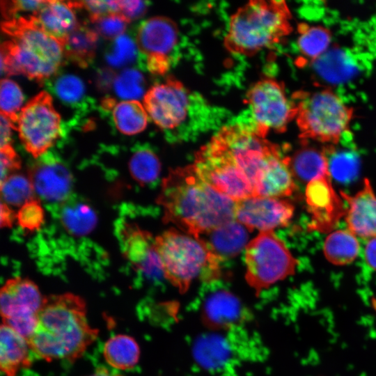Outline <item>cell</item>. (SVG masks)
Masks as SVG:
<instances>
[{
    "label": "cell",
    "mask_w": 376,
    "mask_h": 376,
    "mask_svg": "<svg viewBox=\"0 0 376 376\" xmlns=\"http://www.w3.org/2000/svg\"><path fill=\"white\" fill-rule=\"evenodd\" d=\"M1 181L8 176L17 173L21 161L12 145L0 148Z\"/></svg>",
    "instance_id": "obj_42"
},
{
    "label": "cell",
    "mask_w": 376,
    "mask_h": 376,
    "mask_svg": "<svg viewBox=\"0 0 376 376\" xmlns=\"http://www.w3.org/2000/svg\"><path fill=\"white\" fill-rule=\"evenodd\" d=\"M99 330L87 318V305L72 292L45 295L27 340L33 356L46 362H73L93 344Z\"/></svg>",
    "instance_id": "obj_2"
},
{
    "label": "cell",
    "mask_w": 376,
    "mask_h": 376,
    "mask_svg": "<svg viewBox=\"0 0 376 376\" xmlns=\"http://www.w3.org/2000/svg\"><path fill=\"white\" fill-rule=\"evenodd\" d=\"M74 8H84L89 13V19L93 22L102 16L119 13L118 1H68Z\"/></svg>",
    "instance_id": "obj_40"
},
{
    "label": "cell",
    "mask_w": 376,
    "mask_h": 376,
    "mask_svg": "<svg viewBox=\"0 0 376 376\" xmlns=\"http://www.w3.org/2000/svg\"><path fill=\"white\" fill-rule=\"evenodd\" d=\"M249 231L236 219L200 236L223 263L236 257L249 243Z\"/></svg>",
    "instance_id": "obj_22"
},
{
    "label": "cell",
    "mask_w": 376,
    "mask_h": 376,
    "mask_svg": "<svg viewBox=\"0 0 376 376\" xmlns=\"http://www.w3.org/2000/svg\"><path fill=\"white\" fill-rule=\"evenodd\" d=\"M294 210L285 198L253 196L236 202L235 219L249 231H274L289 224Z\"/></svg>",
    "instance_id": "obj_14"
},
{
    "label": "cell",
    "mask_w": 376,
    "mask_h": 376,
    "mask_svg": "<svg viewBox=\"0 0 376 376\" xmlns=\"http://www.w3.org/2000/svg\"><path fill=\"white\" fill-rule=\"evenodd\" d=\"M298 29V48L307 59L316 61L327 52L331 42V34L328 29L301 24Z\"/></svg>",
    "instance_id": "obj_30"
},
{
    "label": "cell",
    "mask_w": 376,
    "mask_h": 376,
    "mask_svg": "<svg viewBox=\"0 0 376 376\" xmlns=\"http://www.w3.org/2000/svg\"><path fill=\"white\" fill-rule=\"evenodd\" d=\"M193 165L203 180L233 201L254 196L252 185L239 169L220 132L196 152Z\"/></svg>",
    "instance_id": "obj_8"
},
{
    "label": "cell",
    "mask_w": 376,
    "mask_h": 376,
    "mask_svg": "<svg viewBox=\"0 0 376 376\" xmlns=\"http://www.w3.org/2000/svg\"><path fill=\"white\" fill-rule=\"evenodd\" d=\"M121 236L123 254L136 269L150 277L164 278L155 238L149 232L128 224Z\"/></svg>",
    "instance_id": "obj_17"
},
{
    "label": "cell",
    "mask_w": 376,
    "mask_h": 376,
    "mask_svg": "<svg viewBox=\"0 0 376 376\" xmlns=\"http://www.w3.org/2000/svg\"><path fill=\"white\" fill-rule=\"evenodd\" d=\"M45 211L39 199L34 198L20 207L17 212V222L25 230H38L44 223Z\"/></svg>",
    "instance_id": "obj_38"
},
{
    "label": "cell",
    "mask_w": 376,
    "mask_h": 376,
    "mask_svg": "<svg viewBox=\"0 0 376 376\" xmlns=\"http://www.w3.org/2000/svg\"><path fill=\"white\" fill-rule=\"evenodd\" d=\"M357 237L347 228L331 232L326 237L323 244V252L326 259L335 265H346L352 263L360 250Z\"/></svg>",
    "instance_id": "obj_28"
},
{
    "label": "cell",
    "mask_w": 376,
    "mask_h": 376,
    "mask_svg": "<svg viewBox=\"0 0 376 376\" xmlns=\"http://www.w3.org/2000/svg\"><path fill=\"white\" fill-rule=\"evenodd\" d=\"M113 88L120 98L137 101L145 95L144 77L136 69L125 68L115 77Z\"/></svg>",
    "instance_id": "obj_34"
},
{
    "label": "cell",
    "mask_w": 376,
    "mask_h": 376,
    "mask_svg": "<svg viewBox=\"0 0 376 376\" xmlns=\"http://www.w3.org/2000/svg\"><path fill=\"white\" fill-rule=\"evenodd\" d=\"M44 297L31 279L16 276L8 279L0 290L2 323L26 339L31 334Z\"/></svg>",
    "instance_id": "obj_11"
},
{
    "label": "cell",
    "mask_w": 376,
    "mask_h": 376,
    "mask_svg": "<svg viewBox=\"0 0 376 376\" xmlns=\"http://www.w3.org/2000/svg\"><path fill=\"white\" fill-rule=\"evenodd\" d=\"M331 178L326 176L313 180L306 187V201L311 214V228L322 232L331 230L346 212Z\"/></svg>",
    "instance_id": "obj_16"
},
{
    "label": "cell",
    "mask_w": 376,
    "mask_h": 376,
    "mask_svg": "<svg viewBox=\"0 0 376 376\" xmlns=\"http://www.w3.org/2000/svg\"><path fill=\"white\" fill-rule=\"evenodd\" d=\"M128 165L132 178L141 185L154 183L159 177L160 161L155 152L148 148L135 150Z\"/></svg>",
    "instance_id": "obj_31"
},
{
    "label": "cell",
    "mask_w": 376,
    "mask_h": 376,
    "mask_svg": "<svg viewBox=\"0 0 376 376\" xmlns=\"http://www.w3.org/2000/svg\"><path fill=\"white\" fill-rule=\"evenodd\" d=\"M194 100V95L173 78L156 84L143 97L148 115L157 126L168 131H175L184 125Z\"/></svg>",
    "instance_id": "obj_12"
},
{
    "label": "cell",
    "mask_w": 376,
    "mask_h": 376,
    "mask_svg": "<svg viewBox=\"0 0 376 376\" xmlns=\"http://www.w3.org/2000/svg\"><path fill=\"white\" fill-rule=\"evenodd\" d=\"M51 90L63 102L71 106H84L85 86L80 78L64 74L56 77L51 84Z\"/></svg>",
    "instance_id": "obj_35"
},
{
    "label": "cell",
    "mask_w": 376,
    "mask_h": 376,
    "mask_svg": "<svg viewBox=\"0 0 376 376\" xmlns=\"http://www.w3.org/2000/svg\"><path fill=\"white\" fill-rule=\"evenodd\" d=\"M157 201L165 223L198 237L235 219L236 202L203 180L193 164L169 171Z\"/></svg>",
    "instance_id": "obj_1"
},
{
    "label": "cell",
    "mask_w": 376,
    "mask_h": 376,
    "mask_svg": "<svg viewBox=\"0 0 376 376\" xmlns=\"http://www.w3.org/2000/svg\"><path fill=\"white\" fill-rule=\"evenodd\" d=\"M136 43L129 36L122 34L113 40L105 54L107 63L121 68L133 63L137 55Z\"/></svg>",
    "instance_id": "obj_37"
},
{
    "label": "cell",
    "mask_w": 376,
    "mask_h": 376,
    "mask_svg": "<svg viewBox=\"0 0 376 376\" xmlns=\"http://www.w3.org/2000/svg\"><path fill=\"white\" fill-rule=\"evenodd\" d=\"M119 13L129 22L138 19L145 14L147 4L143 1L118 0Z\"/></svg>",
    "instance_id": "obj_43"
},
{
    "label": "cell",
    "mask_w": 376,
    "mask_h": 376,
    "mask_svg": "<svg viewBox=\"0 0 376 376\" xmlns=\"http://www.w3.org/2000/svg\"><path fill=\"white\" fill-rule=\"evenodd\" d=\"M45 3L46 1L41 0L1 1V14L6 20L16 18V14L19 11L32 12L33 15Z\"/></svg>",
    "instance_id": "obj_41"
},
{
    "label": "cell",
    "mask_w": 376,
    "mask_h": 376,
    "mask_svg": "<svg viewBox=\"0 0 376 376\" xmlns=\"http://www.w3.org/2000/svg\"><path fill=\"white\" fill-rule=\"evenodd\" d=\"M364 257L367 265L376 271V235L369 238L364 249Z\"/></svg>",
    "instance_id": "obj_46"
},
{
    "label": "cell",
    "mask_w": 376,
    "mask_h": 376,
    "mask_svg": "<svg viewBox=\"0 0 376 376\" xmlns=\"http://www.w3.org/2000/svg\"><path fill=\"white\" fill-rule=\"evenodd\" d=\"M97 39L95 30L79 24L63 43L64 57L81 68L88 67L94 59Z\"/></svg>",
    "instance_id": "obj_26"
},
{
    "label": "cell",
    "mask_w": 376,
    "mask_h": 376,
    "mask_svg": "<svg viewBox=\"0 0 376 376\" xmlns=\"http://www.w3.org/2000/svg\"><path fill=\"white\" fill-rule=\"evenodd\" d=\"M219 281L206 285L207 292L203 302L206 323L212 326L230 327L241 317L240 303L228 290L220 287Z\"/></svg>",
    "instance_id": "obj_21"
},
{
    "label": "cell",
    "mask_w": 376,
    "mask_h": 376,
    "mask_svg": "<svg viewBox=\"0 0 376 376\" xmlns=\"http://www.w3.org/2000/svg\"><path fill=\"white\" fill-rule=\"evenodd\" d=\"M27 339L7 324L0 328V370L4 376H17L32 366Z\"/></svg>",
    "instance_id": "obj_20"
},
{
    "label": "cell",
    "mask_w": 376,
    "mask_h": 376,
    "mask_svg": "<svg viewBox=\"0 0 376 376\" xmlns=\"http://www.w3.org/2000/svg\"><path fill=\"white\" fill-rule=\"evenodd\" d=\"M15 219H17V213L12 209L11 206L1 201V227L2 228L12 227Z\"/></svg>",
    "instance_id": "obj_45"
},
{
    "label": "cell",
    "mask_w": 376,
    "mask_h": 376,
    "mask_svg": "<svg viewBox=\"0 0 376 376\" xmlns=\"http://www.w3.org/2000/svg\"><path fill=\"white\" fill-rule=\"evenodd\" d=\"M347 204L345 212L347 228L357 236L370 238L376 235V194L366 178L361 189L350 196L340 191Z\"/></svg>",
    "instance_id": "obj_18"
},
{
    "label": "cell",
    "mask_w": 376,
    "mask_h": 376,
    "mask_svg": "<svg viewBox=\"0 0 376 376\" xmlns=\"http://www.w3.org/2000/svg\"><path fill=\"white\" fill-rule=\"evenodd\" d=\"M295 120L302 141L337 144L350 127L353 109L329 88L294 95Z\"/></svg>",
    "instance_id": "obj_6"
},
{
    "label": "cell",
    "mask_w": 376,
    "mask_h": 376,
    "mask_svg": "<svg viewBox=\"0 0 376 376\" xmlns=\"http://www.w3.org/2000/svg\"><path fill=\"white\" fill-rule=\"evenodd\" d=\"M245 279L259 294L294 274L299 261L274 231L260 232L244 249Z\"/></svg>",
    "instance_id": "obj_7"
},
{
    "label": "cell",
    "mask_w": 376,
    "mask_h": 376,
    "mask_svg": "<svg viewBox=\"0 0 376 376\" xmlns=\"http://www.w3.org/2000/svg\"><path fill=\"white\" fill-rule=\"evenodd\" d=\"M178 41L175 22L165 17H153L142 22L137 30L136 43L151 73L164 75L171 65V54Z\"/></svg>",
    "instance_id": "obj_13"
},
{
    "label": "cell",
    "mask_w": 376,
    "mask_h": 376,
    "mask_svg": "<svg viewBox=\"0 0 376 376\" xmlns=\"http://www.w3.org/2000/svg\"><path fill=\"white\" fill-rule=\"evenodd\" d=\"M164 278L180 292L195 281L209 283L218 281L224 263L200 237L171 228L155 237Z\"/></svg>",
    "instance_id": "obj_4"
},
{
    "label": "cell",
    "mask_w": 376,
    "mask_h": 376,
    "mask_svg": "<svg viewBox=\"0 0 376 376\" xmlns=\"http://www.w3.org/2000/svg\"><path fill=\"white\" fill-rule=\"evenodd\" d=\"M24 100L22 91L17 83L7 78L1 80V115L7 118L15 130H17L18 111Z\"/></svg>",
    "instance_id": "obj_36"
},
{
    "label": "cell",
    "mask_w": 376,
    "mask_h": 376,
    "mask_svg": "<svg viewBox=\"0 0 376 376\" xmlns=\"http://www.w3.org/2000/svg\"><path fill=\"white\" fill-rule=\"evenodd\" d=\"M111 111L116 128L124 134H138L147 125L148 115L139 101L125 100L116 102Z\"/></svg>",
    "instance_id": "obj_29"
},
{
    "label": "cell",
    "mask_w": 376,
    "mask_h": 376,
    "mask_svg": "<svg viewBox=\"0 0 376 376\" xmlns=\"http://www.w3.org/2000/svg\"><path fill=\"white\" fill-rule=\"evenodd\" d=\"M246 102L251 113V125L259 136L265 138L273 130L283 132L295 118L293 100L288 98L283 84L272 79H264L249 90Z\"/></svg>",
    "instance_id": "obj_10"
},
{
    "label": "cell",
    "mask_w": 376,
    "mask_h": 376,
    "mask_svg": "<svg viewBox=\"0 0 376 376\" xmlns=\"http://www.w3.org/2000/svg\"><path fill=\"white\" fill-rule=\"evenodd\" d=\"M102 355L106 363L111 368L118 370H131L139 361L141 350L132 336L118 334L105 341Z\"/></svg>",
    "instance_id": "obj_25"
},
{
    "label": "cell",
    "mask_w": 376,
    "mask_h": 376,
    "mask_svg": "<svg viewBox=\"0 0 376 376\" xmlns=\"http://www.w3.org/2000/svg\"><path fill=\"white\" fill-rule=\"evenodd\" d=\"M31 16L45 32L58 40L62 45L67 36L79 24L68 1H46Z\"/></svg>",
    "instance_id": "obj_23"
},
{
    "label": "cell",
    "mask_w": 376,
    "mask_h": 376,
    "mask_svg": "<svg viewBox=\"0 0 376 376\" xmlns=\"http://www.w3.org/2000/svg\"><path fill=\"white\" fill-rule=\"evenodd\" d=\"M327 149L329 154L327 156L331 176L340 182L354 178L359 169V159L357 155L349 150H336L334 146Z\"/></svg>",
    "instance_id": "obj_33"
},
{
    "label": "cell",
    "mask_w": 376,
    "mask_h": 376,
    "mask_svg": "<svg viewBox=\"0 0 376 376\" xmlns=\"http://www.w3.org/2000/svg\"><path fill=\"white\" fill-rule=\"evenodd\" d=\"M17 130L24 148L36 159L55 144L61 134V116L47 91L39 93L21 109Z\"/></svg>",
    "instance_id": "obj_9"
},
{
    "label": "cell",
    "mask_w": 376,
    "mask_h": 376,
    "mask_svg": "<svg viewBox=\"0 0 376 376\" xmlns=\"http://www.w3.org/2000/svg\"><path fill=\"white\" fill-rule=\"evenodd\" d=\"M1 30L10 40L1 45V73L22 74L42 83L61 65L62 44L45 32L29 17H19L1 22Z\"/></svg>",
    "instance_id": "obj_3"
},
{
    "label": "cell",
    "mask_w": 376,
    "mask_h": 376,
    "mask_svg": "<svg viewBox=\"0 0 376 376\" xmlns=\"http://www.w3.org/2000/svg\"><path fill=\"white\" fill-rule=\"evenodd\" d=\"M59 219L64 228L75 236L90 233L97 220L95 210L88 203L69 198L61 203Z\"/></svg>",
    "instance_id": "obj_27"
},
{
    "label": "cell",
    "mask_w": 376,
    "mask_h": 376,
    "mask_svg": "<svg viewBox=\"0 0 376 376\" xmlns=\"http://www.w3.org/2000/svg\"><path fill=\"white\" fill-rule=\"evenodd\" d=\"M290 12L283 1H251L231 17L225 46L250 56L280 42L292 29Z\"/></svg>",
    "instance_id": "obj_5"
},
{
    "label": "cell",
    "mask_w": 376,
    "mask_h": 376,
    "mask_svg": "<svg viewBox=\"0 0 376 376\" xmlns=\"http://www.w3.org/2000/svg\"><path fill=\"white\" fill-rule=\"evenodd\" d=\"M86 376H123L120 374L113 373L107 368L100 366L95 369L91 374Z\"/></svg>",
    "instance_id": "obj_47"
},
{
    "label": "cell",
    "mask_w": 376,
    "mask_h": 376,
    "mask_svg": "<svg viewBox=\"0 0 376 376\" xmlns=\"http://www.w3.org/2000/svg\"><path fill=\"white\" fill-rule=\"evenodd\" d=\"M14 129L9 120L1 115L0 116V148L11 145V130Z\"/></svg>",
    "instance_id": "obj_44"
},
{
    "label": "cell",
    "mask_w": 376,
    "mask_h": 376,
    "mask_svg": "<svg viewBox=\"0 0 376 376\" xmlns=\"http://www.w3.org/2000/svg\"><path fill=\"white\" fill-rule=\"evenodd\" d=\"M0 189L1 201L10 206L20 207L36 198L31 180L19 173H13L1 181Z\"/></svg>",
    "instance_id": "obj_32"
},
{
    "label": "cell",
    "mask_w": 376,
    "mask_h": 376,
    "mask_svg": "<svg viewBox=\"0 0 376 376\" xmlns=\"http://www.w3.org/2000/svg\"><path fill=\"white\" fill-rule=\"evenodd\" d=\"M295 188L289 157L284 156L277 146L263 166L255 185L254 196L284 198L292 195Z\"/></svg>",
    "instance_id": "obj_19"
},
{
    "label": "cell",
    "mask_w": 376,
    "mask_h": 376,
    "mask_svg": "<svg viewBox=\"0 0 376 376\" xmlns=\"http://www.w3.org/2000/svg\"><path fill=\"white\" fill-rule=\"evenodd\" d=\"M289 164L294 178L306 184L320 178L331 176L328 156L323 149L304 146L289 157Z\"/></svg>",
    "instance_id": "obj_24"
},
{
    "label": "cell",
    "mask_w": 376,
    "mask_h": 376,
    "mask_svg": "<svg viewBox=\"0 0 376 376\" xmlns=\"http://www.w3.org/2000/svg\"><path fill=\"white\" fill-rule=\"evenodd\" d=\"M95 31L104 39L114 40L123 34L127 24L130 22L120 13H112L99 17L91 22Z\"/></svg>",
    "instance_id": "obj_39"
},
{
    "label": "cell",
    "mask_w": 376,
    "mask_h": 376,
    "mask_svg": "<svg viewBox=\"0 0 376 376\" xmlns=\"http://www.w3.org/2000/svg\"><path fill=\"white\" fill-rule=\"evenodd\" d=\"M35 192L49 202L61 203L69 198L72 176L68 169L55 156L46 152L29 169Z\"/></svg>",
    "instance_id": "obj_15"
}]
</instances>
